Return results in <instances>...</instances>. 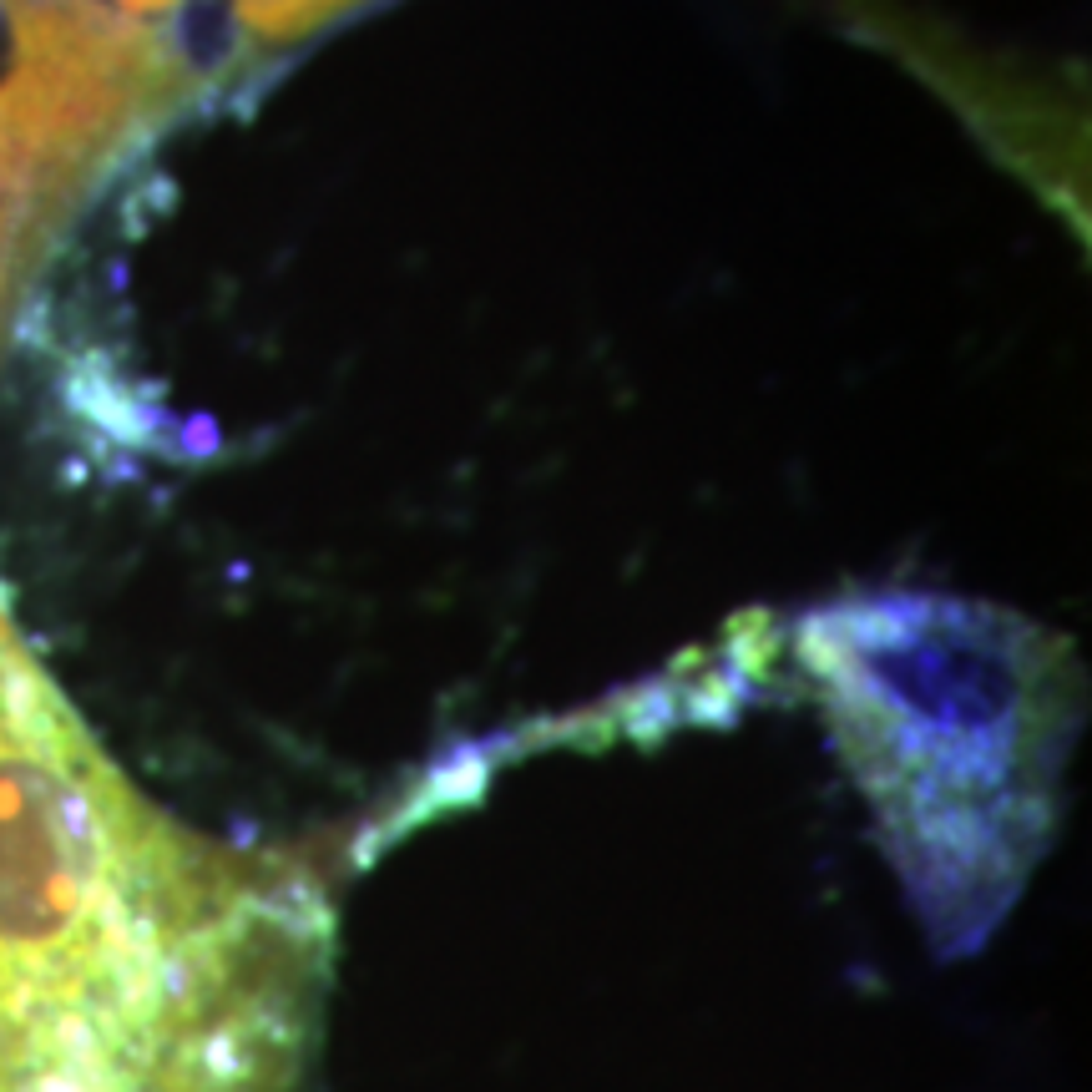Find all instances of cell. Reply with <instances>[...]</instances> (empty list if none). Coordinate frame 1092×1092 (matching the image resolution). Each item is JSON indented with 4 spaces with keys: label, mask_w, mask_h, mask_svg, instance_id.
I'll return each instance as SVG.
<instances>
[{
    "label": "cell",
    "mask_w": 1092,
    "mask_h": 1092,
    "mask_svg": "<svg viewBox=\"0 0 1092 1092\" xmlns=\"http://www.w3.org/2000/svg\"><path fill=\"white\" fill-rule=\"evenodd\" d=\"M106 10L173 41L212 91L233 71L304 46L309 36L380 6V0H102Z\"/></svg>",
    "instance_id": "obj_3"
},
{
    "label": "cell",
    "mask_w": 1092,
    "mask_h": 1092,
    "mask_svg": "<svg viewBox=\"0 0 1092 1092\" xmlns=\"http://www.w3.org/2000/svg\"><path fill=\"white\" fill-rule=\"evenodd\" d=\"M799 658L926 920L987 930L1057 815L1067 648L987 602L870 592L809 613Z\"/></svg>",
    "instance_id": "obj_1"
},
{
    "label": "cell",
    "mask_w": 1092,
    "mask_h": 1092,
    "mask_svg": "<svg viewBox=\"0 0 1092 1092\" xmlns=\"http://www.w3.org/2000/svg\"><path fill=\"white\" fill-rule=\"evenodd\" d=\"M208 81L102 0H0V319L87 192Z\"/></svg>",
    "instance_id": "obj_2"
}]
</instances>
